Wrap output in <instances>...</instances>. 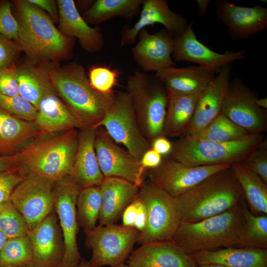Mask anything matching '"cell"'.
Segmentation results:
<instances>
[{"label":"cell","mask_w":267,"mask_h":267,"mask_svg":"<svg viewBox=\"0 0 267 267\" xmlns=\"http://www.w3.org/2000/svg\"><path fill=\"white\" fill-rule=\"evenodd\" d=\"M48 69L57 95L78 121L82 129L99 127L113 102L115 93L105 94L95 89L85 68L76 63Z\"/></svg>","instance_id":"cell-1"},{"label":"cell","mask_w":267,"mask_h":267,"mask_svg":"<svg viewBox=\"0 0 267 267\" xmlns=\"http://www.w3.org/2000/svg\"><path fill=\"white\" fill-rule=\"evenodd\" d=\"M13 4L22 51L39 61L57 62L70 58L74 38L63 35L50 16L27 0H14Z\"/></svg>","instance_id":"cell-2"},{"label":"cell","mask_w":267,"mask_h":267,"mask_svg":"<svg viewBox=\"0 0 267 267\" xmlns=\"http://www.w3.org/2000/svg\"><path fill=\"white\" fill-rule=\"evenodd\" d=\"M78 143V132L39 135L16 154L23 175L36 174L56 182L70 176Z\"/></svg>","instance_id":"cell-3"},{"label":"cell","mask_w":267,"mask_h":267,"mask_svg":"<svg viewBox=\"0 0 267 267\" xmlns=\"http://www.w3.org/2000/svg\"><path fill=\"white\" fill-rule=\"evenodd\" d=\"M244 199L231 166L176 198L180 222H196L222 214Z\"/></svg>","instance_id":"cell-4"},{"label":"cell","mask_w":267,"mask_h":267,"mask_svg":"<svg viewBox=\"0 0 267 267\" xmlns=\"http://www.w3.org/2000/svg\"><path fill=\"white\" fill-rule=\"evenodd\" d=\"M192 222H181L172 241L190 255L221 248L244 247L242 206Z\"/></svg>","instance_id":"cell-5"},{"label":"cell","mask_w":267,"mask_h":267,"mask_svg":"<svg viewBox=\"0 0 267 267\" xmlns=\"http://www.w3.org/2000/svg\"><path fill=\"white\" fill-rule=\"evenodd\" d=\"M265 138L262 134H250L237 140L222 142L183 135L173 143L167 156L187 166H231L243 162Z\"/></svg>","instance_id":"cell-6"},{"label":"cell","mask_w":267,"mask_h":267,"mask_svg":"<svg viewBox=\"0 0 267 267\" xmlns=\"http://www.w3.org/2000/svg\"><path fill=\"white\" fill-rule=\"evenodd\" d=\"M126 91L130 94L141 131L150 143L164 136L168 104L167 90L155 76L140 70L128 78Z\"/></svg>","instance_id":"cell-7"},{"label":"cell","mask_w":267,"mask_h":267,"mask_svg":"<svg viewBox=\"0 0 267 267\" xmlns=\"http://www.w3.org/2000/svg\"><path fill=\"white\" fill-rule=\"evenodd\" d=\"M138 197L146 208L147 224L137 243L172 241L180 223L176 198L148 180L139 187Z\"/></svg>","instance_id":"cell-8"},{"label":"cell","mask_w":267,"mask_h":267,"mask_svg":"<svg viewBox=\"0 0 267 267\" xmlns=\"http://www.w3.org/2000/svg\"><path fill=\"white\" fill-rule=\"evenodd\" d=\"M134 227L116 224L99 225L86 233L85 246L92 250L89 262L95 267L125 263L139 235Z\"/></svg>","instance_id":"cell-9"},{"label":"cell","mask_w":267,"mask_h":267,"mask_svg":"<svg viewBox=\"0 0 267 267\" xmlns=\"http://www.w3.org/2000/svg\"><path fill=\"white\" fill-rule=\"evenodd\" d=\"M99 127L103 128L116 143L123 145L139 161L151 148L150 143L141 131L131 97L126 90L115 93L113 102Z\"/></svg>","instance_id":"cell-10"},{"label":"cell","mask_w":267,"mask_h":267,"mask_svg":"<svg viewBox=\"0 0 267 267\" xmlns=\"http://www.w3.org/2000/svg\"><path fill=\"white\" fill-rule=\"evenodd\" d=\"M81 189L70 176L54 184L53 209L58 219L64 243V255L59 267H77L82 259L77 242L79 226L76 203Z\"/></svg>","instance_id":"cell-11"},{"label":"cell","mask_w":267,"mask_h":267,"mask_svg":"<svg viewBox=\"0 0 267 267\" xmlns=\"http://www.w3.org/2000/svg\"><path fill=\"white\" fill-rule=\"evenodd\" d=\"M55 183L46 178L27 174L12 192L10 201L23 216L30 231L54 211Z\"/></svg>","instance_id":"cell-12"},{"label":"cell","mask_w":267,"mask_h":267,"mask_svg":"<svg viewBox=\"0 0 267 267\" xmlns=\"http://www.w3.org/2000/svg\"><path fill=\"white\" fill-rule=\"evenodd\" d=\"M243 81L235 77L229 81L221 113L249 134H262L267 129L266 110L256 103L258 98Z\"/></svg>","instance_id":"cell-13"},{"label":"cell","mask_w":267,"mask_h":267,"mask_svg":"<svg viewBox=\"0 0 267 267\" xmlns=\"http://www.w3.org/2000/svg\"><path fill=\"white\" fill-rule=\"evenodd\" d=\"M227 165L187 166L168 156L156 168L146 170L148 181L177 198Z\"/></svg>","instance_id":"cell-14"},{"label":"cell","mask_w":267,"mask_h":267,"mask_svg":"<svg viewBox=\"0 0 267 267\" xmlns=\"http://www.w3.org/2000/svg\"><path fill=\"white\" fill-rule=\"evenodd\" d=\"M94 149L104 177L122 178L139 187L143 183L146 170L140 161L119 145L102 127L96 128Z\"/></svg>","instance_id":"cell-15"},{"label":"cell","mask_w":267,"mask_h":267,"mask_svg":"<svg viewBox=\"0 0 267 267\" xmlns=\"http://www.w3.org/2000/svg\"><path fill=\"white\" fill-rule=\"evenodd\" d=\"M192 25L193 22L189 23L184 30L174 37L173 56L175 61L196 63L218 73L223 66L246 58L244 49L218 53L210 49L197 39Z\"/></svg>","instance_id":"cell-16"},{"label":"cell","mask_w":267,"mask_h":267,"mask_svg":"<svg viewBox=\"0 0 267 267\" xmlns=\"http://www.w3.org/2000/svg\"><path fill=\"white\" fill-rule=\"evenodd\" d=\"M214 4L217 18L227 26L232 40L249 39L267 29V8L265 7L239 6L227 0H217Z\"/></svg>","instance_id":"cell-17"},{"label":"cell","mask_w":267,"mask_h":267,"mask_svg":"<svg viewBox=\"0 0 267 267\" xmlns=\"http://www.w3.org/2000/svg\"><path fill=\"white\" fill-rule=\"evenodd\" d=\"M35 267H59L64 255L63 235L53 211L29 231Z\"/></svg>","instance_id":"cell-18"},{"label":"cell","mask_w":267,"mask_h":267,"mask_svg":"<svg viewBox=\"0 0 267 267\" xmlns=\"http://www.w3.org/2000/svg\"><path fill=\"white\" fill-rule=\"evenodd\" d=\"M156 23L164 26L174 37L184 30L189 24L186 18L169 7L166 0H143L137 21L132 27L125 26L121 31V45L134 44L140 31Z\"/></svg>","instance_id":"cell-19"},{"label":"cell","mask_w":267,"mask_h":267,"mask_svg":"<svg viewBox=\"0 0 267 267\" xmlns=\"http://www.w3.org/2000/svg\"><path fill=\"white\" fill-rule=\"evenodd\" d=\"M137 37L138 41L132 52L135 62L144 72L176 67L172 59L174 37L165 29L150 34L145 28Z\"/></svg>","instance_id":"cell-20"},{"label":"cell","mask_w":267,"mask_h":267,"mask_svg":"<svg viewBox=\"0 0 267 267\" xmlns=\"http://www.w3.org/2000/svg\"><path fill=\"white\" fill-rule=\"evenodd\" d=\"M230 65L222 67L218 75L200 93L191 121L183 135L196 134L221 113L230 81Z\"/></svg>","instance_id":"cell-21"},{"label":"cell","mask_w":267,"mask_h":267,"mask_svg":"<svg viewBox=\"0 0 267 267\" xmlns=\"http://www.w3.org/2000/svg\"><path fill=\"white\" fill-rule=\"evenodd\" d=\"M130 267H197L191 256L172 241L149 243L134 250Z\"/></svg>","instance_id":"cell-22"},{"label":"cell","mask_w":267,"mask_h":267,"mask_svg":"<svg viewBox=\"0 0 267 267\" xmlns=\"http://www.w3.org/2000/svg\"><path fill=\"white\" fill-rule=\"evenodd\" d=\"M58 30L64 36L77 38L82 48L90 53L101 50L104 40L99 27H91L80 15L73 0H58Z\"/></svg>","instance_id":"cell-23"},{"label":"cell","mask_w":267,"mask_h":267,"mask_svg":"<svg viewBox=\"0 0 267 267\" xmlns=\"http://www.w3.org/2000/svg\"><path fill=\"white\" fill-rule=\"evenodd\" d=\"M99 187L101 207L98 225L115 224L137 196L139 187L125 179L112 177H105Z\"/></svg>","instance_id":"cell-24"},{"label":"cell","mask_w":267,"mask_h":267,"mask_svg":"<svg viewBox=\"0 0 267 267\" xmlns=\"http://www.w3.org/2000/svg\"><path fill=\"white\" fill-rule=\"evenodd\" d=\"M96 128H88L78 132V143L70 176L82 189L99 186L103 175L94 149Z\"/></svg>","instance_id":"cell-25"},{"label":"cell","mask_w":267,"mask_h":267,"mask_svg":"<svg viewBox=\"0 0 267 267\" xmlns=\"http://www.w3.org/2000/svg\"><path fill=\"white\" fill-rule=\"evenodd\" d=\"M215 72L197 66L171 67L156 72V77L168 91L185 95L200 93L216 77Z\"/></svg>","instance_id":"cell-26"},{"label":"cell","mask_w":267,"mask_h":267,"mask_svg":"<svg viewBox=\"0 0 267 267\" xmlns=\"http://www.w3.org/2000/svg\"><path fill=\"white\" fill-rule=\"evenodd\" d=\"M197 266L218 264L226 267H267V249L231 247L190 255Z\"/></svg>","instance_id":"cell-27"},{"label":"cell","mask_w":267,"mask_h":267,"mask_svg":"<svg viewBox=\"0 0 267 267\" xmlns=\"http://www.w3.org/2000/svg\"><path fill=\"white\" fill-rule=\"evenodd\" d=\"M34 122L43 134L82 129L78 121L56 93L49 94L41 101Z\"/></svg>","instance_id":"cell-28"},{"label":"cell","mask_w":267,"mask_h":267,"mask_svg":"<svg viewBox=\"0 0 267 267\" xmlns=\"http://www.w3.org/2000/svg\"><path fill=\"white\" fill-rule=\"evenodd\" d=\"M42 134L34 122L0 110V156L14 155L32 139Z\"/></svg>","instance_id":"cell-29"},{"label":"cell","mask_w":267,"mask_h":267,"mask_svg":"<svg viewBox=\"0 0 267 267\" xmlns=\"http://www.w3.org/2000/svg\"><path fill=\"white\" fill-rule=\"evenodd\" d=\"M19 95L37 110L46 96L56 92L52 86L48 68L24 64L16 69Z\"/></svg>","instance_id":"cell-30"},{"label":"cell","mask_w":267,"mask_h":267,"mask_svg":"<svg viewBox=\"0 0 267 267\" xmlns=\"http://www.w3.org/2000/svg\"><path fill=\"white\" fill-rule=\"evenodd\" d=\"M167 93L168 104L164 135L170 137L183 136L190 124L200 93L185 95L168 90Z\"/></svg>","instance_id":"cell-31"},{"label":"cell","mask_w":267,"mask_h":267,"mask_svg":"<svg viewBox=\"0 0 267 267\" xmlns=\"http://www.w3.org/2000/svg\"><path fill=\"white\" fill-rule=\"evenodd\" d=\"M250 211L257 215L267 214V183L242 163L231 165Z\"/></svg>","instance_id":"cell-32"},{"label":"cell","mask_w":267,"mask_h":267,"mask_svg":"<svg viewBox=\"0 0 267 267\" xmlns=\"http://www.w3.org/2000/svg\"><path fill=\"white\" fill-rule=\"evenodd\" d=\"M143 0H97L84 14L88 23L98 24L117 16L132 20L140 11Z\"/></svg>","instance_id":"cell-33"},{"label":"cell","mask_w":267,"mask_h":267,"mask_svg":"<svg viewBox=\"0 0 267 267\" xmlns=\"http://www.w3.org/2000/svg\"><path fill=\"white\" fill-rule=\"evenodd\" d=\"M76 207L79 226L85 233L94 229L101 207L99 186L81 189L77 197Z\"/></svg>","instance_id":"cell-34"},{"label":"cell","mask_w":267,"mask_h":267,"mask_svg":"<svg viewBox=\"0 0 267 267\" xmlns=\"http://www.w3.org/2000/svg\"><path fill=\"white\" fill-rule=\"evenodd\" d=\"M249 134L221 113L202 130L192 136L204 140L226 142L240 139Z\"/></svg>","instance_id":"cell-35"},{"label":"cell","mask_w":267,"mask_h":267,"mask_svg":"<svg viewBox=\"0 0 267 267\" xmlns=\"http://www.w3.org/2000/svg\"><path fill=\"white\" fill-rule=\"evenodd\" d=\"M33 250L28 235L8 238L0 252V267H25L32 264Z\"/></svg>","instance_id":"cell-36"},{"label":"cell","mask_w":267,"mask_h":267,"mask_svg":"<svg viewBox=\"0 0 267 267\" xmlns=\"http://www.w3.org/2000/svg\"><path fill=\"white\" fill-rule=\"evenodd\" d=\"M243 239L244 247L267 249V216L252 213L243 203Z\"/></svg>","instance_id":"cell-37"},{"label":"cell","mask_w":267,"mask_h":267,"mask_svg":"<svg viewBox=\"0 0 267 267\" xmlns=\"http://www.w3.org/2000/svg\"><path fill=\"white\" fill-rule=\"evenodd\" d=\"M0 229L8 238L27 236L29 233L25 219L10 200L0 203Z\"/></svg>","instance_id":"cell-38"},{"label":"cell","mask_w":267,"mask_h":267,"mask_svg":"<svg viewBox=\"0 0 267 267\" xmlns=\"http://www.w3.org/2000/svg\"><path fill=\"white\" fill-rule=\"evenodd\" d=\"M0 110L30 122L36 119L37 110L20 95L9 96L0 93Z\"/></svg>","instance_id":"cell-39"},{"label":"cell","mask_w":267,"mask_h":267,"mask_svg":"<svg viewBox=\"0 0 267 267\" xmlns=\"http://www.w3.org/2000/svg\"><path fill=\"white\" fill-rule=\"evenodd\" d=\"M88 78L91 86L98 91L105 94L113 93L117 84L119 72L106 65H97L89 69Z\"/></svg>","instance_id":"cell-40"},{"label":"cell","mask_w":267,"mask_h":267,"mask_svg":"<svg viewBox=\"0 0 267 267\" xmlns=\"http://www.w3.org/2000/svg\"><path fill=\"white\" fill-rule=\"evenodd\" d=\"M267 183V140L265 138L242 162Z\"/></svg>","instance_id":"cell-41"},{"label":"cell","mask_w":267,"mask_h":267,"mask_svg":"<svg viewBox=\"0 0 267 267\" xmlns=\"http://www.w3.org/2000/svg\"><path fill=\"white\" fill-rule=\"evenodd\" d=\"M11 6L9 1L0 3V34L18 44L20 26L12 13Z\"/></svg>","instance_id":"cell-42"},{"label":"cell","mask_w":267,"mask_h":267,"mask_svg":"<svg viewBox=\"0 0 267 267\" xmlns=\"http://www.w3.org/2000/svg\"><path fill=\"white\" fill-rule=\"evenodd\" d=\"M24 176L18 168L0 172V203L10 200L14 189Z\"/></svg>","instance_id":"cell-43"},{"label":"cell","mask_w":267,"mask_h":267,"mask_svg":"<svg viewBox=\"0 0 267 267\" xmlns=\"http://www.w3.org/2000/svg\"><path fill=\"white\" fill-rule=\"evenodd\" d=\"M21 51L17 43L0 34V69L14 66Z\"/></svg>","instance_id":"cell-44"},{"label":"cell","mask_w":267,"mask_h":267,"mask_svg":"<svg viewBox=\"0 0 267 267\" xmlns=\"http://www.w3.org/2000/svg\"><path fill=\"white\" fill-rule=\"evenodd\" d=\"M15 65L0 69V93L9 96L19 95Z\"/></svg>","instance_id":"cell-45"},{"label":"cell","mask_w":267,"mask_h":267,"mask_svg":"<svg viewBox=\"0 0 267 267\" xmlns=\"http://www.w3.org/2000/svg\"><path fill=\"white\" fill-rule=\"evenodd\" d=\"M163 156L151 148L142 155L140 162L146 170L157 167L162 162Z\"/></svg>","instance_id":"cell-46"},{"label":"cell","mask_w":267,"mask_h":267,"mask_svg":"<svg viewBox=\"0 0 267 267\" xmlns=\"http://www.w3.org/2000/svg\"><path fill=\"white\" fill-rule=\"evenodd\" d=\"M134 202L136 209V215L134 227L140 233L143 231L146 226V210L143 203L138 197V195L134 200Z\"/></svg>","instance_id":"cell-47"},{"label":"cell","mask_w":267,"mask_h":267,"mask_svg":"<svg viewBox=\"0 0 267 267\" xmlns=\"http://www.w3.org/2000/svg\"><path fill=\"white\" fill-rule=\"evenodd\" d=\"M28 2L45 10L50 15L53 21L58 22V10L56 2L52 0H27Z\"/></svg>","instance_id":"cell-48"},{"label":"cell","mask_w":267,"mask_h":267,"mask_svg":"<svg viewBox=\"0 0 267 267\" xmlns=\"http://www.w3.org/2000/svg\"><path fill=\"white\" fill-rule=\"evenodd\" d=\"M173 147L172 143L165 136H159L151 142V148L163 157L167 156L171 153Z\"/></svg>","instance_id":"cell-49"},{"label":"cell","mask_w":267,"mask_h":267,"mask_svg":"<svg viewBox=\"0 0 267 267\" xmlns=\"http://www.w3.org/2000/svg\"><path fill=\"white\" fill-rule=\"evenodd\" d=\"M136 209L134 200L124 210L122 215V224L128 227H134Z\"/></svg>","instance_id":"cell-50"},{"label":"cell","mask_w":267,"mask_h":267,"mask_svg":"<svg viewBox=\"0 0 267 267\" xmlns=\"http://www.w3.org/2000/svg\"><path fill=\"white\" fill-rule=\"evenodd\" d=\"M18 168L17 158L15 154L0 156V172Z\"/></svg>","instance_id":"cell-51"},{"label":"cell","mask_w":267,"mask_h":267,"mask_svg":"<svg viewBox=\"0 0 267 267\" xmlns=\"http://www.w3.org/2000/svg\"><path fill=\"white\" fill-rule=\"evenodd\" d=\"M210 2V0H196V3L197 5L198 15L200 16L205 15L207 11L208 5Z\"/></svg>","instance_id":"cell-52"},{"label":"cell","mask_w":267,"mask_h":267,"mask_svg":"<svg viewBox=\"0 0 267 267\" xmlns=\"http://www.w3.org/2000/svg\"><path fill=\"white\" fill-rule=\"evenodd\" d=\"M256 103L257 105L260 108L267 110V98L264 97L256 99Z\"/></svg>","instance_id":"cell-53"},{"label":"cell","mask_w":267,"mask_h":267,"mask_svg":"<svg viewBox=\"0 0 267 267\" xmlns=\"http://www.w3.org/2000/svg\"><path fill=\"white\" fill-rule=\"evenodd\" d=\"M8 237L0 229V252L6 242Z\"/></svg>","instance_id":"cell-54"},{"label":"cell","mask_w":267,"mask_h":267,"mask_svg":"<svg viewBox=\"0 0 267 267\" xmlns=\"http://www.w3.org/2000/svg\"><path fill=\"white\" fill-rule=\"evenodd\" d=\"M77 267H95L93 266L89 261H87L84 259H82L80 264Z\"/></svg>","instance_id":"cell-55"},{"label":"cell","mask_w":267,"mask_h":267,"mask_svg":"<svg viewBox=\"0 0 267 267\" xmlns=\"http://www.w3.org/2000/svg\"><path fill=\"white\" fill-rule=\"evenodd\" d=\"M197 267H226L218 264H206L197 266Z\"/></svg>","instance_id":"cell-56"},{"label":"cell","mask_w":267,"mask_h":267,"mask_svg":"<svg viewBox=\"0 0 267 267\" xmlns=\"http://www.w3.org/2000/svg\"><path fill=\"white\" fill-rule=\"evenodd\" d=\"M113 267H130L128 265L125 264V263L120 264L117 266H115Z\"/></svg>","instance_id":"cell-57"},{"label":"cell","mask_w":267,"mask_h":267,"mask_svg":"<svg viewBox=\"0 0 267 267\" xmlns=\"http://www.w3.org/2000/svg\"><path fill=\"white\" fill-rule=\"evenodd\" d=\"M35 267L34 266L32 265V264L28 266H27V267Z\"/></svg>","instance_id":"cell-58"}]
</instances>
